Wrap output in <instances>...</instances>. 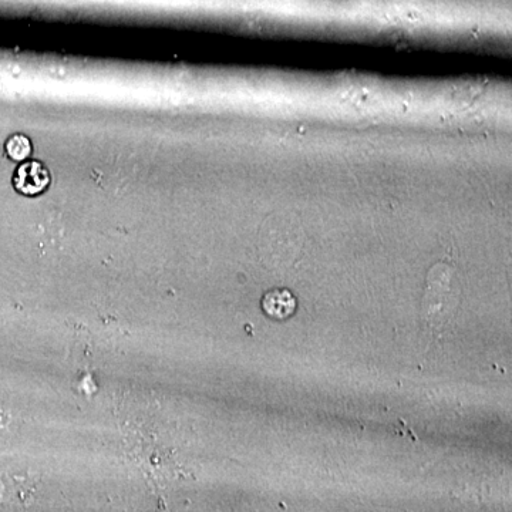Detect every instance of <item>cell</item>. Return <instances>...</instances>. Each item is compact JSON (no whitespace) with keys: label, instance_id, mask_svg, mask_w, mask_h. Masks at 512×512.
Masks as SVG:
<instances>
[{"label":"cell","instance_id":"3","mask_svg":"<svg viewBox=\"0 0 512 512\" xmlns=\"http://www.w3.org/2000/svg\"><path fill=\"white\" fill-rule=\"evenodd\" d=\"M296 306H298V302H296L295 296L286 289L268 292L262 299V309L269 318L276 320L291 318L296 311Z\"/></svg>","mask_w":512,"mask_h":512},{"label":"cell","instance_id":"1","mask_svg":"<svg viewBox=\"0 0 512 512\" xmlns=\"http://www.w3.org/2000/svg\"><path fill=\"white\" fill-rule=\"evenodd\" d=\"M451 275L453 269L447 265H436L427 279L426 296L423 311L427 322L433 328H441L450 320L456 301L451 293Z\"/></svg>","mask_w":512,"mask_h":512},{"label":"cell","instance_id":"2","mask_svg":"<svg viewBox=\"0 0 512 512\" xmlns=\"http://www.w3.org/2000/svg\"><path fill=\"white\" fill-rule=\"evenodd\" d=\"M50 184V174L42 163L29 161L20 165L15 177L16 190L25 195H37Z\"/></svg>","mask_w":512,"mask_h":512},{"label":"cell","instance_id":"4","mask_svg":"<svg viewBox=\"0 0 512 512\" xmlns=\"http://www.w3.org/2000/svg\"><path fill=\"white\" fill-rule=\"evenodd\" d=\"M6 151L12 160L23 161L32 154V143L23 134H16V136L10 137L6 143Z\"/></svg>","mask_w":512,"mask_h":512}]
</instances>
